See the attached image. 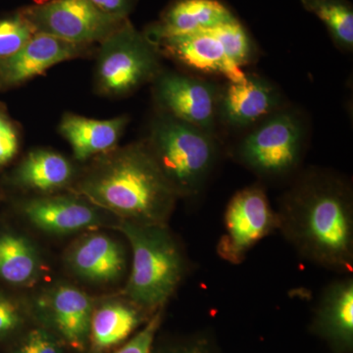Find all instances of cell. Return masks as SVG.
Wrapping results in <instances>:
<instances>
[{"mask_svg":"<svg viewBox=\"0 0 353 353\" xmlns=\"http://www.w3.org/2000/svg\"><path fill=\"white\" fill-rule=\"evenodd\" d=\"M279 231L304 259L331 270H353V197L350 183L309 169L285 192Z\"/></svg>","mask_w":353,"mask_h":353,"instance_id":"obj_1","label":"cell"},{"mask_svg":"<svg viewBox=\"0 0 353 353\" xmlns=\"http://www.w3.org/2000/svg\"><path fill=\"white\" fill-rule=\"evenodd\" d=\"M104 154L80 183L79 192L126 222L166 225L178 196L146 143H134Z\"/></svg>","mask_w":353,"mask_h":353,"instance_id":"obj_2","label":"cell"},{"mask_svg":"<svg viewBox=\"0 0 353 353\" xmlns=\"http://www.w3.org/2000/svg\"><path fill=\"white\" fill-rule=\"evenodd\" d=\"M120 230L132 248L131 275L125 292L134 305L158 310L182 282L187 261L166 225L123 221Z\"/></svg>","mask_w":353,"mask_h":353,"instance_id":"obj_3","label":"cell"},{"mask_svg":"<svg viewBox=\"0 0 353 353\" xmlns=\"http://www.w3.org/2000/svg\"><path fill=\"white\" fill-rule=\"evenodd\" d=\"M145 143L176 196L201 194L218 157L214 134L162 112Z\"/></svg>","mask_w":353,"mask_h":353,"instance_id":"obj_4","label":"cell"},{"mask_svg":"<svg viewBox=\"0 0 353 353\" xmlns=\"http://www.w3.org/2000/svg\"><path fill=\"white\" fill-rule=\"evenodd\" d=\"M101 44L95 82L102 94H132L160 73L157 48L128 20Z\"/></svg>","mask_w":353,"mask_h":353,"instance_id":"obj_5","label":"cell"},{"mask_svg":"<svg viewBox=\"0 0 353 353\" xmlns=\"http://www.w3.org/2000/svg\"><path fill=\"white\" fill-rule=\"evenodd\" d=\"M304 143L305 127L301 116L279 109L241 139L236 157L257 175L279 178L296 170L303 157Z\"/></svg>","mask_w":353,"mask_h":353,"instance_id":"obj_6","label":"cell"},{"mask_svg":"<svg viewBox=\"0 0 353 353\" xmlns=\"http://www.w3.org/2000/svg\"><path fill=\"white\" fill-rule=\"evenodd\" d=\"M21 11L36 34L85 46L102 43L128 20L102 12L90 0H48Z\"/></svg>","mask_w":353,"mask_h":353,"instance_id":"obj_7","label":"cell"},{"mask_svg":"<svg viewBox=\"0 0 353 353\" xmlns=\"http://www.w3.org/2000/svg\"><path fill=\"white\" fill-rule=\"evenodd\" d=\"M224 225L216 250L225 261L238 265L253 246L279 231L280 223L263 188L253 185L232 197L225 211Z\"/></svg>","mask_w":353,"mask_h":353,"instance_id":"obj_8","label":"cell"},{"mask_svg":"<svg viewBox=\"0 0 353 353\" xmlns=\"http://www.w3.org/2000/svg\"><path fill=\"white\" fill-rule=\"evenodd\" d=\"M154 95L162 112L213 134L219 88L214 83L176 73H159Z\"/></svg>","mask_w":353,"mask_h":353,"instance_id":"obj_9","label":"cell"},{"mask_svg":"<svg viewBox=\"0 0 353 353\" xmlns=\"http://www.w3.org/2000/svg\"><path fill=\"white\" fill-rule=\"evenodd\" d=\"M280 94L264 79L246 75L219 90L217 117L227 126L245 129L279 110Z\"/></svg>","mask_w":353,"mask_h":353,"instance_id":"obj_10","label":"cell"},{"mask_svg":"<svg viewBox=\"0 0 353 353\" xmlns=\"http://www.w3.org/2000/svg\"><path fill=\"white\" fill-rule=\"evenodd\" d=\"M85 48L48 34H34L15 54L0 60V88L24 83L54 65L80 57Z\"/></svg>","mask_w":353,"mask_h":353,"instance_id":"obj_11","label":"cell"},{"mask_svg":"<svg viewBox=\"0 0 353 353\" xmlns=\"http://www.w3.org/2000/svg\"><path fill=\"white\" fill-rule=\"evenodd\" d=\"M152 43L157 50H161L167 57L194 71L218 74L226 77L229 81L239 80L245 76L241 68L230 61L216 28L160 39Z\"/></svg>","mask_w":353,"mask_h":353,"instance_id":"obj_12","label":"cell"},{"mask_svg":"<svg viewBox=\"0 0 353 353\" xmlns=\"http://www.w3.org/2000/svg\"><path fill=\"white\" fill-rule=\"evenodd\" d=\"M236 19L232 11L218 0H176L145 36L153 43L169 37L206 31Z\"/></svg>","mask_w":353,"mask_h":353,"instance_id":"obj_13","label":"cell"},{"mask_svg":"<svg viewBox=\"0 0 353 353\" xmlns=\"http://www.w3.org/2000/svg\"><path fill=\"white\" fill-rule=\"evenodd\" d=\"M128 121L127 116L94 120L66 114L60 123L59 132L68 141L77 159L85 160L115 150Z\"/></svg>","mask_w":353,"mask_h":353,"instance_id":"obj_14","label":"cell"},{"mask_svg":"<svg viewBox=\"0 0 353 353\" xmlns=\"http://www.w3.org/2000/svg\"><path fill=\"white\" fill-rule=\"evenodd\" d=\"M69 262L76 273L95 282L117 280L126 268L122 246L104 234H94L77 243Z\"/></svg>","mask_w":353,"mask_h":353,"instance_id":"obj_15","label":"cell"},{"mask_svg":"<svg viewBox=\"0 0 353 353\" xmlns=\"http://www.w3.org/2000/svg\"><path fill=\"white\" fill-rule=\"evenodd\" d=\"M25 212L34 226L55 234L81 231L99 219L94 208L68 197L34 199L26 205Z\"/></svg>","mask_w":353,"mask_h":353,"instance_id":"obj_16","label":"cell"},{"mask_svg":"<svg viewBox=\"0 0 353 353\" xmlns=\"http://www.w3.org/2000/svg\"><path fill=\"white\" fill-rule=\"evenodd\" d=\"M317 325L325 336L350 347L353 336V280L334 281L323 292L317 311Z\"/></svg>","mask_w":353,"mask_h":353,"instance_id":"obj_17","label":"cell"},{"mask_svg":"<svg viewBox=\"0 0 353 353\" xmlns=\"http://www.w3.org/2000/svg\"><path fill=\"white\" fill-rule=\"evenodd\" d=\"M55 323L73 347H81L90 331L92 311L87 294L73 287H61L52 297Z\"/></svg>","mask_w":353,"mask_h":353,"instance_id":"obj_18","label":"cell"},{"mask_svg":"<svg viewBox=\"0 0 353 353\" xmlns=\"http://www.w3.org/2000/svg\"><path fill=\"white\" fill-rule=\"evenodd\" d=\"M72 176L73 169L66 158L43 150L30 152L18 171V179L23 185L39 192L63 188Z\"/></svg>","mask_w":353,"mask_h":353,"instance_id":"obj_19","label":"cell"},{"mask_svg":"<svg viewBox=\"0 0 353 353\" xmlns=\"http://www.w3.org/2000/svg\"><path fill=\"white\" fill-rule=\"evenodd\" d=\"M141 321L139 311L122 303L108 304L95 311L90 323L95 350H106L128 338Z\"/></svg>","mask_w":353,"mask_h":353,"instance_id":"obj_20","label":"cell"},{"mask_svg":"<svg viewBox=\"0 0 353 353\" xmlns=\"http://www.w3.org/2000/svg\"><path fill=\"white\" fill-rule=\"evenodd\" d=\"M39 265L31 245L13 234L0 236V277L11 284L34 280Z\"/></svg>","mask_w":353,"mask_h":353,"instance_id":"obj_21","label":"cell"},{"mask_svg":"<svg viewBox=\"0 0 353 353\" xmlns=\"http://www.w3.org/2000/svg\"><path fill=\"white\" fill-rule=\"evenodd\" d=\"M303 8L326 26L334 43L341 50L353 48V8L348 0H301Z\"/></svg>","mask_w":353,"mask_h":353,"instance_id":"obj_22","label":"cell"},{"mask_svg":"<svg viewBox=\"0 0 353 353\" xmlns=\"http://www.w3.org/2000/svg\"><path fill=\"white\" fill-rule=\"evenodd\" d=\"M218 37L224 46L230 61L236 67L250 63L254 51L252 39L238 19L216 27Z\"/></svg>","mask_w":353,"mask_h":353,"instance_id":"obj_23","label":"cell"},{"mask_svg":"<svg viewBox=\"0 0 353 353\" xmlns=\"http://www.w3.org/2000/svg\"><path fill=\"white\" fill-rule=\"evenodd\" d=\"M34 34L31 23L21 10L0 18V60L15 54Z\"/></svg>","mask_w":353,"mask_h":353,"instance_id":"obj_24","label":"cell"},{"mask_svg":"<svg viewBox=\"0 0 353 353\" xmlns=\"http://www.w3.org/2000/svg\"><path fill=\"white\" fill-rule=\"evenodd\" d=\"M161 308L158 309L145 328L116 353H150L155 334L161 323Z\"/></svg>","mask_w":353,"mask_h":353,"instance_id":"obj_25","label":"cell"},{"mask_svg":"<svg viewBox=\"0 0 353 353\" xmlns=\"http://www.w3.org/2000/svg\"><path fill=\"white\" fill-rule=\"evenodd\" d=\"M19 150L17 130L6 113L0 110V166L15 157Z\"/></svg>","mask_w":353,"mask_h":353,"instance_id":"obj_26","label":"cell"},{"mask_svg":"<svg viewBox=\"0 0 353 353\" xmlns=\"http://www.w3.org/2000/svg\"><path fill=\"white\" fill-rule=\"evenodd\" d=\"M15 353H58V350L54 341L46 332L34 330L28 334Z\"/></svg>","mask_w":353,"mask_h":353,"instance_id":"obj_27","label":"cell"},{"mask_svg":"<svg viewBox=\"0 0 353 353\" xmlns=\"http://www.w3.org/2000/svg\"><path fill=\"white\" fill-rule=\"evenodd\" d=\"M90 1L102 12L119 19H127L128 14L134 6V0H90Z\"/></svg>","mask_w":353,"mask_h":353,"instance_id":"obj_28","label":"cell"},{"mask_svg":"<svg viewBox=\"0 0 353 353\" xmlns=\"http://www.w3.org/2000/svg\"><path fill=\"white\" fill-rule=\"evenodd\" d=\"M20 315L11 301L0 299V336L12 332L19 325Z\"/></svg>","mask_w":353,"mask_h":353,"instance_id":"obj_29","label":"cell"},{"mask_svg":"<svg viewBox=\"0 0 353 353\" xmlns=\"http://www.w3.org/2000/svg\"><path fill=\"white\" fill-rule=\"evenodd\" d=\"M168 353H206L204 347L201 343L196 345H190V347L181 348V350H174V352Z\"/></svg>","mask_w":353,"mask_h":353,"instance_id":"obj_30","label":"cell"}]
</instances>
